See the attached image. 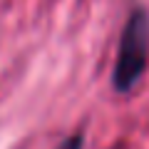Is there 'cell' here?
<instances>
[{
    "label": "cell",
    "instance_id": "6da1fadb",
    "mask_svg": "<svg viewBox=\"0 0 149 149\" xmlns=\"http://www.w3.org/2000/svg\"><path fill=\"white\" fill-rule=\"evenodd\" d=\"M149 60V10L147 8H134L124 22L122 37H119V50L114 60V72H112V85L117 92H129L139 82V77L147 70Z\"/></svg>",
    "mask_w": 149,
    "mask_h": 149
},
{
    "label": "cell",
    "instance_id": "7a4b0ae2",
    "mask_svg": "<svg viewBox=\"0 0 149 149\" xmlns=\"http://www.w3.org/2000/svg\"><path fill=\"white\" fill-rule=\"evenodd\" d=\"M80 147H82V137L77 134V137H72V139L67 142V147H65V149H80Z\"/></svg>",
    "mask_w": 149,
    "mask_h": 149
}]
</instances>
